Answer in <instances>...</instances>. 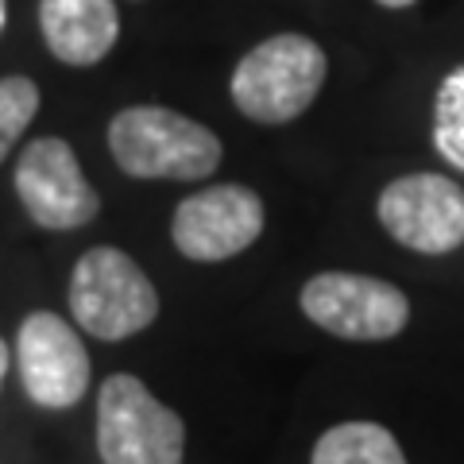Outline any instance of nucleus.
<instances>
[{"label":"nucleus","mask_w":464,"mask_h":464,"mask_svg":"<svg viewBox=\"0 0 464 464\" xmlns=\"http://www.w3.org/2000/svg\"><path fill=\"white\" fill-rule=\"evenodd\" d=\"M47 51L66 66H97L121 35L112 0H39Z\"/></svg>","instance_id":"9d476101"},{"label":"nucleus","mask_w":464,"mask_h":464,"mask_svg":"<svg viewBox=\"0 0 464 464\" xmlns=\"http://www.w3.org/2000/svg\"><path fill=\"white\" fill-rule=\"evenodd\" d=\"M16 364L27 399L47 411H70L90 391V353L78 333L51 310L24 317Z\"/></svg>","instance_id":"1a4fd4ad"},{"label":"nucleus","mask_w":464,"mask_h":464,"mask_svg":"<svg viewBox=\"0 0 464 464\" xmlns=\"http://www.w3.org/2000/svg\"><path fill=\"white\" fill-rule=\"evenodd\" d=\"M380 5H383V8H411L414 0H380Z\"/></svg>","instance_id":"2eb2a0df"},{"label":"nucleus","mask_w":464,"mask_h":464,"mask_svg":"<svg viewBox=\"0 0 464 464\" xmlns=\"http://www.w3.org/2000/svg\"><path fill=\"white\" fill-rule=\"evenodd\" d=\"M259 232H264V201L237 182L190 194L170 221L174 248L198 264H221L240 256L259 240Z\"/></svg>","instance_id":"6e6552de"},{"label":"nucleus","mask_w":464,"mask_h":464,"mask_svg":"<svg viewBox=\"0 0 464 464\" xmlns=\"http://www.w3.org/2000/svg\"><path fill=\"white\" fill-rule=\"evenodd\" d=\"M310 464H406V457L387 426L344 422L317 438Z\"/></svg>","instance_id":"9b49d317"},{"label":"nucleus","mask_w":464,"mask_h":464,"mask_svg":"<svg viewBox=\"0 0 464 464\" xmlns=\"http://www.w3.org/2000/svg\"><path fill=\"white\" fill-rule=\"evenodd\" d=\"M70 314L97 341H128L159 317V295L132 256L101 244L74 264Z\"/></svg>","instance_id":"7ed1b4c3"},{"label":"nucleus","mask_w":464,"mask_h":464,"mask_svg":"<svg viewBox=\"0 0 464 464\" xmlns=\"http://www.w3.org/2000/svg\"><path fill=\"white\" fill-rule=\"evenodd\" d=\"M109 151L132 179L198 182L221 167V140L206 124L163 105H132L112 116Z\"/></svg>","instance_id":"f257e3e1"},{"label":"nucleus","mask_w":464,"mask_h":464,"mask_svg":"<svg viewBox=\"0 0 464 464\" xmlns=\"http://www.w3.org/2000/svg\"><path fill=\"white\" fill-rule=\"evenodd\" d=\"M433 148L445 163L464 170V66L449 70L433 101Z\"/></svg>","instance_id":"f8f14e48"},{"label":"nucleus","mask_w":464,"mask_h":464,"mask_svg":"<svg viewBox=\"0 0 464 464\" xmlns=\"http://www.w3.org/2000/svg\"><path fill=\"white\" fill-rule=\"evenodd\" d=\"M5 375H8V344L0 337V387H5Z\"/></svg>","instance_id":"4468645a"},{"label":"nucleus","mask_w":464,"mask_h":464,"mask_svg":"<svg viewBox=\"0 0 464 464\" xmlns=\"http://www.w3.org/2000/svg\"><path fill=\"white\" fill-rule=\"evenodd\" d=\"M325 51L314 39L283 32L264 39L232 70V105L256 124H290L325 85Z\"/></svg>","instance_id":"f03ea898"},{"label":"nucleus","mask_w":464,"mask_h":464,"mask_svg":"<svg viewBox=\"0 0 464 464\" xmlns=\"http://www.w3.org/2000/svg\"><path fill=\"white\" fill-rule=\"evenodd\" d=\"M16 198L39 228L70 232L90 225L101 198L78 167V155L66 140L43 136L32 140L16 163Z\"/></svg>","instance_id":"0eeeda50"},{"label":"nucleus","mask_w":464,"mask_h":464,"mask_svg":"<svg viewBox=\"0 0 464 464\" xmlns=\"http://www.w3.org/2000/svg\"><path fill=\"white\" fill-rule=\"evenodd\" d=\"M0 32H5V0H0Z\"/></svg>","instance_id":"dca6fc26"},{"label":"nucleus","mask_w":464,"mask_h":464,"mask_svg":"<svg viewBox=\"0 0 464 464\" xmlns=\"http://www.w3.org/2000/svg\"><path fill=\"white\" fill-rule=\"evenodd\" d=\"M35 112H39V85L32 78H20V74L0 78V163L27 132Z\"/></svg>","instance_id":"ddd939ff"},{"label":"nucleus","mask_w":464,"mask_h":464,"mask_svg":"<svg viewBox=\"0 0 464 464\" xmlns=\"http://www.w3.org/2000/svg\"><path fill=\"white\" fill-rule=\"evenodd\" d=\"M380 225L402 248L445 256L464 244V190L445 174H406L383 186Z\"/></svg>","instance_id":"423d86ee"},{"label":"nucleus","mask_w":464,"mask_h":464,"mask_svg":"<svg viewBox=\"0 0 464 464\" xmlns=\"http://www.w3.org/2000/svg\"><path fill=\"white\" fill-rule=\"evenodd\" d=\"M302 314L341 341H391L411 322V302L372 275L322 271L302 286Z\"/></svg>","instance_id":"39448f33"},{"label":"nucleus","mask_w":464,"mask_h":464,"mask_svg":"<svg viewBox=\"0 0 464 464\" xmlns=\"http://www.w3.org/2000/svg\"><path fill=\"white\" fill-rule=\"evenodd\" d=\"M97 453L105 464H182L186 426L136 375H109L97 391Z\"/></svg>","instance_id":"20e7f679"}]
</instances>
